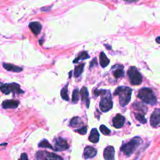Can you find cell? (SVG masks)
<instances>
[{
  "instance_id": "1",
  "label": "cell",
  "mask_w": 160,
  "mask_h": 160,
  "mask_svg": "<svg viewBox=\"0 0 160 160\" xmlns=\"http://www.w3.org/2000/svg\"><path fill=\"white\" fill-rule=\"evenodd\" d=\"M94 94L98 97L101 96V98L100 103V108L101 111L106 113L113 108V101L110 91L106 90H96Z\"/></svg>"
},
{
  "instance_id": "2",
  "label": "cell",
  "mask_w": 160,
  "mask_h": 160,
  "mask_svg": "<svg viewBox=\"0 0 160 160\" xmlns=\"http://www.w3.org/2000/svg\"><path fill=\"white\" fill-rule=\"evenodd\" d=\"M132 89L128 87H119L114 91V95L118 96L120 104L121 106H126L131 100Z\"/></svg>"
},
{
  "instance_id": "3",
  "label": "cell",
  "mask_w": 160,
  "mask_h": 160,
  "mask_svg": "<svg viewBox=\"0 0 160 160\" xmlns=\"http://www.w3.org/2000/svg\"><path fill=\"white\" fill-rule=\"evenodd\" d=\"M138 97L143 102L151 105L155 104L157 101L156 98L153 91L148 88H143L140 90Z\"/></svg>"
},
{
  "instance_id": "4",
  "label": "cell",
  "mask_w": 160,
  "mask_h": 160,
  "mask_svg": "<svg viewBox=\"0 0 160 160\" xmlns=\"http://www.w3.org/2000/svg\"><path fill=\"white\" fill-rule=\"evenodd\" d=\"M140 141H141V138L136 137L132 139L130 142L122 146L121 150L126 156H130L134 153L136 148L140 145Z\"/></svg>"
},
{
  "instance_id": "5",
  "label": "cell",
  "mask_w": 160,
  "mask_h": 160,
  "mask_svg": "<svg viewBox=\"0 0 160 160\" xmlns=\"http://www.w3.org/2000/svg\"><path fill=\"white\" fill-rule=\"evenodd\" d=\"M0 91L5 94H9L11 93L16 94H21L24 93V91L21 90L19 84L16 83L2 84V86H0Z\"/></svg>"
},
{
  "instance_id": "6",
  "label": "cell",
  "mask_w": 160,
  "mask_h": 160,
  "mask_svg": "<svg viewBox=\"0 0 160 160\" xmlns=\"http://www.w3.org/2000/svg\"><path fill=\"white\" fill-rule=\"evenodd\" d=\"M128 74L132 84L139 85L142 83V77L136 67H130L128 70Z\"/></svg>"
},
{
  "instance_id": "7",
  "label": "cell",
  "mask_w": 160,
  "mask_h": 160,
  "mask_svg": "<svg viewBox=\"0 0 160 160\" xmlns=\"http://www.w3.org/2000/svg\"><path fill=\"white\" fill-rule=\"evenodd\" d=\"M37 158H41L42 160H63V159L59 155L46 151H39L36 153Z\"/></svg>"
},
{
  "instance_id": "8",
  "label": "cell",
  "mask_w": 160,
  "mask_h": 160,
  "mask_svg": "<svg viewBox=\"0 0 160 160\" xmlns=\"http://www.w3.org/2000/svg\"><path fill=\"white\" fill-rule=\"evenodd\" d=\"M69 148V145L67 141L62 138H58L55 143V151H65Z\"/></svg>"
},
{
  "instance_id": "9",
  "label": "cell",
  "mask_w": 160,
  "mask_h": 160,
  "mask_svg": "<svg viewBox=\"0 0 160 160\" xmlns=\"http://www.w3.org/2000/svg\"><path fill=\"white\" fill-rule=\"evenodd\" d=\"M150 123L153 127H156L160 124V109L153 111L150 119Z\"/></svg>"
},
{
  "instance_id": "10",
  "label": "cell",
  "mask_w": 160,
  "mask_h": 160,
  "mask_svg": "<svg viewBox=\"0 0 160 160\" xmlns=\"http://www.w3.org/2000/svg\"><path fill=\"white\" fill-rule=\"evenodd\" d=\"M125 121L124 117L120 114H118L116 116H114L113 119V126L115 127L116 128H120L123 127Z\"/></svg>"
},
{
  "instance_id": "11",
  "label": "cell",
  "mask_w": 160,
  "mask_h": 160,
  "mask_svg": "<svg viewBox=\"0 0 160 160\" xmlns=\"http://www.w3.org/2000/svg\"><path fill=\"white\" fill-rule=\"evenodd\" d=\"M114 148L111 146H109L105 148L104 150V158L105 160H114Z\"/></svg>"
},
{
  "instance_id": "12",
  "label": "cell",
  "mask_w": 160,
  "mask_h": 160,
  "mask_svg": "<svg viewBox=\"0 0 160 160\" xmlns=\"http://www.w3.org/2000/svg\"><path fill=\"white\" fill-rule=\"evenodd\" d=\"M29 28L35 35H38L40 33L42 29V26L41 23L38 21H33V22H31L29 24Z\"/></svg>"
},
{
  "instance_id": "13",
  "label": "cell",
  "mask_w": 160,
  "mask_h": 160,
  "mask_svg": "<svg viewBox=\"0 0 160 160\" xmlns=\"http://www.w3.org/2000/svg\"><path fill=\"white\" fill-rule=\"evenodd\" d=\"M97 154V149L92 146H87L84 151V157L85 159H90L94 157Z\"/></svg>"
},
{
  "instance_id": "14",
  "label": "cell",
  "mask_w": 160,
  "mask_h": 160,
  "mask_svg": "<svg viewBox=\"0 0 160 160\" xmlns=\"http://www.w3.org/2000/svg\"><path fill=\"white\" fill-rule=\"evenodd\" d=\"M19 106V102L13 100H5L2 103V107L3 109H12L16 108Z\"/></svg>"
},
{
  "instance_id": "15",
  "label": "cell",
  "mask_w": 160,
  "mask_h": 160,
  "mask_svg": "<svg viewBox=\"0 0 160 160\" xmlns=\"http://www.w3.org/2000/svg\"><path fill=\"white\" fill-rule=\"evenodd\" d=\"M80 93L81 94L82 102L86 103L87 107L88 108L90 101V99H89V93H88L87 88L85 87L82 88Z\"/></svg>"
},
{
  "instance_id": "16",
  "label": "cell",
  "mask_w": 160,
  "mask_h": 160,
  "mask_svg": "<svg viewBox=\"0 0 160 160\" xmlns=\"http://www.w3.org/2000/svg\"><path fill=\"white\" fill-rule=\"evenodd\" d=\"M3 68L8 71H13L15 73H19L23 71V68L19 66L12 65V64H9V63H3Z\"/></svg>"
},
{
  "instance_id": "17",
  "label": "cell",
  "mask_w": 160,
  "mask_h": 160,
  "mask_svg": "<svg viewBox=\"0 0 160 160\" xmlns=\"http://www.w3.org/2000/svg\"><path fill=\"white\" fill-rule=\"evenodd\" d=\"M100 140V134L98 130L96 128H93L90 133L89 136V141L93 143H97Z\"/></svg>"
},
{
  "instance_id": "18",
  "label": "cell",
  "mask_w": 160,
  "mask_h": 160,
  "mask_svg": "<svg viewBox=\"0 0 160 160\" xmlns=\"http://www.w3.org/2000/svg\"><path fill=\"white\" fill-rule=\"evenodd\" d=\"M110 60L107 58L106 55L104 54L103 52H101L100 55V65L103 68H105L107 66L110 64Z\"/></svg>"
},
{
  "instance_id": "19",
  "label": "cell",
  "mask_w": 160,
  "mask_h": 160,
  "mask_svg": "<svg viewBox=\"0 0 160 160\" xmlns=\"http://www.w3.org/2000/svg\"><path fill=\"white\" fill-rule=\"evenodd\" d=\"M90 58V56H89V55L88 54V53L87 51H82L78 55L77 58L73 61V63H77L81 60H84L88 59Z\"/></svg>"
},
{
  "instance_id": "20",
  "label": "cell",
  "mask_w": 160,
  "mask_h": 160,
  "mask_svg": "<svg viewBox=\"0 0 160 160\" xmlns=\"http://www.w3.org/2000/svg\"><path fill=\"white\" fill-rule=\"evenodd\" d=\"M83 124V121L80 117H74L70 121V126L73 128H78Z\"/></svg>"
},
{
  "instance_id": "21",
  "label": "cell",
  "mask_w": 160,
  "mask_h": 160,
  "mask_svg": "<svg viewBox=\"0 0 160 160\" xmlns=\"http://www.w3.org/2000/svg\"><path fill=\"white\" fill-rule=\"evenodd\" d=\"M84 65H85L84 63H81V64H80L79 65L76 66L75 69H74V77L78 78L83 73V71Z\"/></svg>"
},
{
  "instance_id": "22",
  "label": "cell",
  "mask_w": 160,
  "mask_h": 160,
  "mask_svg": "<svg viewBox=\"0 0 160 160\" xmlns=\"http://www.w3.org/2000/svg\"><path fill=\"white\" fill-rule=\"evenodd\" d=\"M113 74L115 78H119L121 77H123L124 75V72L123 70V66H120L119 68H117L115 71L113 72Z\"/></svg>"
},
{
  "instance_id": "23",
  "label": "cell",
  "mask_w": 160,
  "mask_h": 160,
  "mask_svg": "<svg viewBox=\"0 0 160 160\" xmlns=\"http://www.w3.org/2000/svg\"><path fill=\"white\" fill-rule=\"evenodd\" d=\"M133 106L134 107V109L136 110L140 111L141 112H143V114H146L147 111V107L145 106H144L141 103H134Z\"/></svg>"
},
{
  "instance_id": "24",
  "label": "cell",
  "mask_w": 160,
  "mask_h": 160,
  "mask_svg": "<svg viewBox=\"0 0 160 160\" xmlns=\"http://www.w3.org/2000/svg\"><path fill=\"white\" fill-rule=\"evenodd\" d=\"M68 84L64 87L61 91V97L63 100L65 101H69V97L68 94Z\"/></svg>"
},
{
  "instance_id": "25",
  "label": "cell",
  "mask_w": 160,
  "mask_h": 160,
  "mask_svg": "<svg viewBox=\"0 0 160 160\" xmlns=\"http://www.w3.org/2000/svg\"><path fill=\"white\" fill-rule=\"evenodd\" d=\"M39 147L41 148H49L51 150H54V148L53 147V146L46 140H43L41 141L39 144L38 145Z\"/></svg>"
},
{
  "instance_id": "26",
  "label": "cell",
  "mask_w": 160,
  "mask_h": 160,
  "mask_svg": "<svg viewBox=\"0 0 160 160\" xmlns=\"http://www.w3.org/2000/svg\"><path fill=\"white\" fill-rule=\"evenodd\" d=\"M80 92L78 89H75L73 92L72 95V102L74 103H77L79 100Z\"/></svg>"
},
{
  "instance_id": "27",
  "label": "cell",
  "mask_w": 160,
  "mask_h": 160,
  "mask_svg": "<svg viewBox=\"0 0 160 160\" xmlns=\"http://www.w3.org/2000/svg\"><path fill=\"white\" fill-rule=\"evenodd\" d=\"M135 118L138 121H140L142 124H145L146 123V120L145 119L144 115L141 113H136Z\"/></svg>"
},
{
  "instance_id": "28",
  "label": "cell",
  "mask_w": 160,
  "mask_h": 160,
  "mask_svg": "<svg viewBox=\"0 0 160 160\" xmlns=\"http://www.w3.org/2000/svg\"><path fill=\"white\" fill-rule=\"evenodd\" d=\"M100 130L101 132L104 135H109L111 133L110 130H109L108 128L104 125H101L100 128Z\"/></svg>"
},
{
  "instance_id": "29",
  "label": "cell",
  "mask_w": 160,
  "mask_h": 160,
  "mask_svg": "<svg viewBox=\"0 0 160 160\" xmlns=\"http://www.w3.org/2000/svg\"><path fill=\"white\" fill-rule=\"evenodd\" d=\"M87 130H88V127L87 126H83L82 128H81L80 129H78L77 130H76L75 131L78 133L80 134H83L84 135L86 134L87 133Z\"/></svg>"
},
{
  "instance_id": "30",
  "label": "cell",
  "mask_w": 160,
  "mask_h": 160,
  "mask_svg": "<svg viewBox=\"0 0 160 160\" xmlns=\"http://www.w3.org/2000/svg\"><path fill=\"white\" fill-rule=\"evenodd\" d=\"M18 160H29L28 158V155L26 153H22L21 155L20 158Z\"/></svg>"
},
{
  "instance_id": "31",
  "label": "cell",
  "mask_w": 160,
  "mask_h": 160,
  "mask_svg": "<svg viewBox=\"0 0 160 160\" xmlns=\"http://www.w3.org/2000/svg\"><path fill=\"white\" fill-rule=\"evenodd\" d=\"M97 65V58H94L93 60L90 63V68H91L92 67H93L94 65Z\"/></svg>"
},
{
  "instance_id": "32",
  "label": "cell",
  "mask_w": 160,
  "mask_h": 160,
  "mask_svg": "<svg viewBox=\"0 0 160 160\" xmlns=\"http://www.w3.org/2000/svg\"><path fill=\"white\" fill-rule=\"evenodd\" d=\"M156 41L158 43H159V44H160V36L156 38Z\"/></svg>"
},
{
  "instance_id": "33",
  "label": "cell",
  "mask_w": 160,
  "mask_h": 160,
  "mask_svg": "<svg viewBox=\"0 0 160 160\" xmlns=\"http://www.w3.org/2000/svg\"><path fill=\"white\" fill-rule=\"evenodd\" d=\"M134 1H138V0H134Z\"/></svg>"
}]
</instances>
